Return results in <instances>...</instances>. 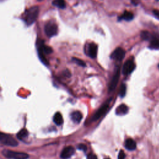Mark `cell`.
Wrapping results in <instances>:
<instances>
[{"mask_svg":"<svg viewBox=\"0 0 159 159\" xmlns=\"http://www.w3.org/2000/svg\"><path fill=\"white\" fill-rule=\"evenodd\" d=\"M125 55V50L121 47H118L113 52V53L111 55V58L117 61H121L124 58Z\"/></svg>","mask_w":159,"mask_h":159,"instance_id":"10","label":"cell"},{"mask_svg":"<svg viewBox=\"0 0 159 159\" xmlns=\"http://www.w3.org/2000/svg\"><path fill=\"white\" fill-rule=\"evenodd\" d=\"M134 19V15L129 11H125L123 15L119 17V20H125L126 21H131Z\"/></svg>","mask_w":159,"mask_h":159,"instance_id":"16","label":"cell"},{"mask_svg":"<svg viewBox=\"0 0 159 159\" xmlns=\"http://www.w3.org/2000/svg\"><path fill=\"white\" fill-rule=\"evenodd\" d=\"M157 1H159V0H157Z\"/></svg>","mask_w":159,"mask_h":159,"instance_id":"30","label":"cell"},{"mask_svg":"<svg viewBox=\"0 0 159 159\" xmlns=\"http://www.w3.org/2000/svg\"><path fill=\"white\" fill-rule=\"evenodd\" d=\"M149 47L152 49H159V35L155 34L152 36L150 41Z\"/></svg>","mask_w":159,"mask_h":159,"instance_id":"12","label":"cell"},{"mask_svg":"<svg viewBox=\"0 0 159 159\" xmlns=\"http://www.w3.org/2000/svg\"><path fill=\"white\" fill-rule=\"evenodd\" d=\"M52 5L60 9H64L66 6L65 0H54Z\"/></svg>","mask_w":159,"mask_h":159,"instance_id":"18","label":"cell"},{"mask_svg":"<svg viewBox=\"0 0 159 159\" xmlns=\"http://www.w3.org/2000/svg\"><path fill=\"white\" fill-rule=\"evenodd\" d=\"M120 76V68L118 67L115 71V73L111 79V82L109 85V92H112L115 90L117 87V85L119 82V79Z\"/></svg>","mask_w":159,"mask_h":159,"instance_id":"7","label":"cell"},{"mask_svg":"<svg viewBox=\"0 0 159 159\" xmlns=\"http://www.w3.org/2000/svg\"><path fill=\"white\" fill-rule=\"evenodd\" d=\"M131 1H132V2L133 4L136 5V4H137V2H138V0H131Z\"/></svg>","mask_w":159,"mask_h":159,"instance_id":"27","label":"cell"},{"mask_svg":"<svg viewBox=\"0 0 159 159\" xmlns=\"http://www.w3.org/2000/svg\"><path fill=\"white\" fill-rule=\"evenodd\" d=\"M2 153L6 158L11 159H28L29 158L28 154L26 153L12 151L10 150H4L2 152Z\"/></svg>","mask_w":159,"mask_h":159,"instance_id":"3","label":"cell"},{"mask_svg":"<svg viewBox=\"0 0 159 159\" xmlns=\"http://www.w3.org/2000/svg\"><path fill=\"white\" fill-rule=\"evenodd\" d=\"M0 142L4 145L11 147H16L18 145V142L11 135L4 133L0 134Z\"/></svg>","mask_w":159,"mask_h":159,"instance_id":"4","label":"cell"},{"mask_svg":"<svg viewBox=\"0 0 159 159\" xmlns=\"http://www.w3.org/2000/svg\"><path fill=\"white\" fill-rule=\"evenodd\" d=\"M152 36L153 34H150L149 32L146 31L141 32V34H140L141 38L145 41H150L152 37Z\"/></svg>","mask_w":159,"mask_h":159,"instance_id":"20","label":"cell"},{"mask_svg":"<svg viewBox=\"0 0 159 159\" xmlns=\"http://www.w3.org/2000/svg\"><path fill=\"white\" fill-rule=\"evenodd\" d=\"M153 15L155 16L156 18L158 19H159V10H154L153 11Z\"/></svg>","mask_w":159,"mask_h":159,"instance_id":"25","label":"cell"},{"mask_svg":"<svg viewBox=\"0 0 159 159\" xmlns=\"http://www.w3.org/2000/svg\"><path fill=\"white\" fill-rule=\"evenodd\" d=\"M125 147L129 150H134L136 148V143L132 139H128L125 142Z\"/></svg>","mask_w":159,"mask_h":159,"instance_id":"15","label":"cell"},{"mask_svg":"<svg viewBox=\"0 0 159 159\" xmlns=\"http://www.w3.org/2000/svg\"><path fill=\"white\" fill-rule=\"evenodd\" d=\"M126 93V85L124 84H122L121 87H120V89H119V95L121 97L123 98L125 97Z\"/></svg>","mask_w":159,"mask_h":159,"instance_id":"21","label":"cell"},{"mask_svg":"<svg viewBox=\"0 0 159 159\" xmlns=\"http://www.w3.org/2000/svg\"><path fill=\"white\" fill-rule=\"evenodd\" d=\"M72 60L73 61L74 63L78 64L80 66H82V67H85L86 66V63L83 60H82L80 59L74 57V58H72Z\"/></svg>","mask_w":159,"mask_h":159,"instance_id":"22","label":"cell"},{"mask_svg":"<svg viewBox=\"0 0 159 159\" xmlns=\"http://www.w3.org/2000/svg\"><path fill=\"white\" fill-rule=\"evenodd\" d=\"M109 103H106L104 105H103L92 117L91 121H95L99 119L101 117H102L108 110L109 109Z\"/></svg>","mask_w":159,"mask_h":159,"instance_id":"9","label":"cell"},{"mask_svg":"<svg viewBox=\"0 0 159 159\" xmlns=\"http://www.w3.org/2000/svg\"><path fill=\"white\" fill-rule=\"evenodd\" d=\"M77 148L78 150H82L84 152H86L87 150V147L84 144H79L78 146H77Z\"/></svg>","mask_w":159,"mask_h":159,"instance_id":"23","label":"cell"},{"mask_svg":"<svg viewBox=\"0 0 159 159\" xmlns=\"http://www.w3.org/2000/svg\"><path fill=\"white\" fill-rule=\"evenodd\" d=\"M135 65L132 60H127L122 67V72L124 75H128L131 74L135 69Z\"/></svg>","mask_w":159,"mask_h":159,"instance_id":"8","label":"cell"},{"mask_svg":"<svg viewBox=\"0 0 159 159\" xmlns=\"http://www.w3.org/2000/svg\"><path fill=\"white\" fill-rule=\"evenodd\" d=\"M37 51L38 55L41 62L46 65H48L49 63L47 60L45 58V54H49L52 52V49L50 47H49L45 45L43 42H39V45H37Z\"/></svg>","mask_w":159,"mask_h":159,"instance_id":"2","label":"cell"},{"mask_svg":"<svg viewBox=\"0 0 159 159\" xmlns=\"http://www.w3.org/2000/svg\"><path fill=\"white\" fill-rule=\"evenodd\" d=\"M29 135L28 131L26 129H23L21 131H20L18 134H17V137L19 139V140H23L26 138L28 137Z\"/></svg>","mask_w":159,"mask_h":159,"instance_id":"19","label":"cell"},{"mask_svg":"<svg viewBox=\"0 0 159 159\" xmlns=\"http://www.w3.org/2000/svg\"><path fill=\"white\" fill-rule=\"evenodd\" d=\"M85 51L88 57L92 58H96L98 53V46L93 42L89 43L85 45Z\"/></svg>","mask_w":159,"mask_h":159,"instance_id":"6","label":"cell"},{"mask_svg":"<svg viewBox=\"0 0 159 159\" xmlns=\"http://www.w3.org/2000/svg\"><path fill=\"white\" fill-rule=\"evenodd\" d=\"M37 1H39V2H42V1H43V0H37Z\"/></svg>","mask_w":159,"mask_h":159,"instance_id":"28","label":"cell"},{"mask_svg":"<svg viewBox=\"0 0 159 159\" xmlns=\"http://www.w3.org/2000/svg\"><path fill=\"white\" fill-rule=\"evenodd\" d=\"M70 118L71 119V120L75 122V123H80L81 122L82 118H83V116L82 114V113L80 111H74L73 112L71 115H70Z\"/></svg>","mask_w":159,"mask_h":159,"instance_id":"13","label":"cell"},{"mask_svg":"<svg viewBox=\"0 0 159 159\" xmlns=\"http://www.w3.org/2000/svg\"><path fill=\"white\" fill-rule=\"evenodd\" d=\"M129 111V108L128 107L122 104L120 106H119L116 110V114L118 115V116H122V115H125L126 114H127L128 113Z\"/></svg>","mask_w":159,"mask_h":159,"instance_id":"14","label":"cell"},{"mask_svg":"<svg viewBox=\"0 0 159 159\" xmlns=\"http://www.w3.org/2000/svg\"><path fill=\"white\" fill-rule=\"evenodd\" d=\"M87 159H98V158H97V157L96 155L92 153V154H90L88 155Z\"/></svg>","mask_w":159,"mask_h":159,"instance_id":"26","label":"cell"},{"mask_svg":"<svg viewBox=\"0 0 159 159\" xmlns=\"http://www.w3.org/2000/svg\"><path fill=\"white\" fill-rule=\"evenodd\" d=\"M54 122L57 125L60 126L63 122V119L62 114L60 113H57L54 116Z\"/></svg>","mask_w":159,"mask_h":159,"instance_id":"17","label":"cell"},{"mask_svg":"<svg viewBox=\"0 0 159 159\" xmlns=\"http://www.w3.org/2000/svg\"><path fill=\"white\" fill-rule=\"evenodd\" d=\"M125 153L122 150H121L118 155V159H124L125 158Z\"/></svg>","mask_w":159,"mask_h":159,"instance_id":"24","label":"cell"},{"mask_svg":"<svg viewBox=\"0 0 159 159\" xmlns=\"http://www.w3.org/2000/svg\"><path fill=\"white\" fill-rule=\"evenodd\" d=\"M106 159H110V158H106Z\"/></svg>","mask_w":159,"mask_h":159,"instance_id":"29","label":"cell"},{"mask_svg":"<svg viewBox=\"0 0 159 159\" xmlns=\"http://www.w3.org/2000/svg\"><path fill=\"white\" fill-rule=\"evenodd\" d=\"M44 31L45 34L49 37H52L57 34L58 32V27L57 24L52 21H49L45 25Z\"/></svg>","mask_w":159,"mask_h":159,"instance_id":"5","label":"cell"},{"mask_svg":"<svg viewBox=\"0 0 159 159\" xmlns=\"http://www.w3.org/2000/svg\"><path fill=\"white\" fill-rule=\"evenodd\" d=\"M158 67H159V65H158Z\"/></svg>","mask_w":159,"mask_h":159,"instance_id":"31","label":"cell"},{"mask_svg":"<svg viewBox=\"0 0 159 159\" xmlns=\"http://www.w3.org/2000/svg\"><path fill=\"white\" fill-rule=\"evenodd\" d=\"M39 13V8L38 6H33L24 13V20L28 26L32 25L37 19Z\"/></svg>","mask_w":159,"mask_h":159,"instance_id":"1","label":"cell"},{"mask_svg":"<svg viewBox=\"0 0 159 159\" xmlns=\"http://www.w3.org/2000/svg\"><path fill=\"white\" fill-rule=\"evenodd\" d=\"M75 153V148L72 146H67L65 147L60 154V157L63 159L70 158Z\"/></svg>","mask_w":159,"mask_h":159,"instance_id":"11","label":"cell"}]
</instances>
